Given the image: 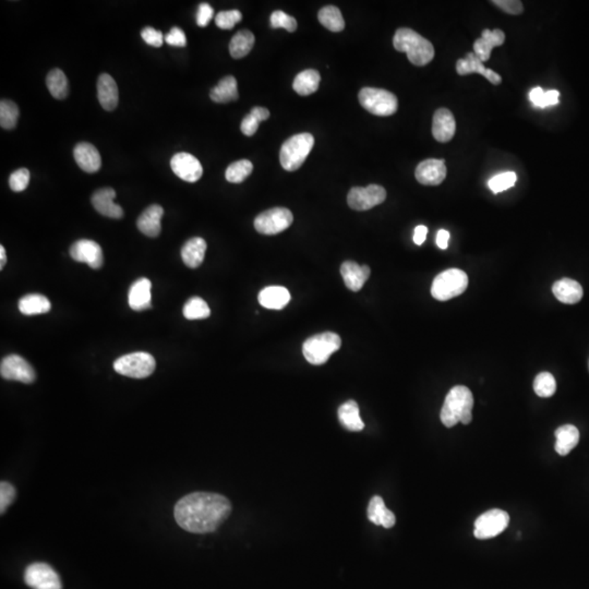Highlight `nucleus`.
<instances>
[{
    "label": "nucleus",
    "mask_w": 589,
    "mask_h": 589,
    "mask_svg": "<svg viewBox=\"0 0 589 589\" xmlns=\"http://www.w3.org/2000/svg\"><path fill=\"white\" fill-rule=\"evenodd\" d=\"M141 36L144 39V42L148 45H151V46L160 47L163 45V33L160 32V31L155 30L153 27H144L142 32H141Z\"/></svg>",
    "instance_id": "49"
},
{
    "label": "nucleus",
    "mask_w": 589,
    "mask_h": 589,
    "mask_svg": "<svg viewBox=\"0 0 589 589\" xmlns=\"http://www.w3.org/2000/svg\"><path fill=\"white\" fill-rule=\"evenodd\" d=\"M553 293L557 300L567 305L579 303L584 295L582 285L571 279H562L555 282L553 284Z\"/></svg>",
    "instance_id": "26"
},
{
    "label": "nucleus",
    "mask_w": 589,
    "mask_h": 589,
    "mask_svg": "<svg viewBox=\"0 0 589 589\" xmlns=\"http://www.w3.org/2000/svg\"><path fill=\"white\" fill-rule=\"evenodd\" d=\"M25 584L32 589H62L58 573L46 563H32L25 571Z\"/></svg>",
    "instance_id": "11"
},
{
    "label": "nucleus",
    "mask_w": 589,
    "mask_h": 589,
    "mask_svg": "<svg viewBox=\"0 0 589 589\" xmlns=\"http://www.w3.org/2000/svg\"><path fill=\"white\" fill-rule=\"evenodd\" d=\"M504 41L506 34L500 29L493 31L486 29L481 33V36L473 43V53L479 57L481 62H488L493 48L503 45Z\"/></svg>",
    "instance_id": "21"
},
{
    "label": "nucleus",
    "mask_w": 589,
    "mask_h": 589,
    "mask_svg": "<svg viewBox=\"0 0 589 589\" xmlns=\"http://www.w3.org/2000/svg\"><path fill=\"white\" fill-rule=\"evenodd\" d=\"M370 273L371 271L368 265L360 267L359 264L353 261L344 262L340 267V274L346 287L353 291H359L363 289L366 282L369 279Z\"/></svg>",
    "instance_id": "22"
},
{
    "label": "nucleus",
    "mask_w": 589,
    "mask_h": 589,
    "mask_svg": "<svg viewBox=\"0 0 589 589\" xmlns=\"http://www.w3.org/2000/svg\"><path fill=\"white\" fill-rule=\"evenodd\" d=\"M97 97H99V104L105 111H113L118 105V87L109 74H102L99 76L97 80Z\"/></svg>",
    "instance_id": "24"
},
{
    "label": "nucleus",
    "mask_w": 589,
    "mask_h": 589,
    "mask_svg": "<svg viewBox=\"0 0 589 589\" xmlns=\"http://www.w3.org/2000/svg\"><path fill=\"white\" fill-rule=\"evenodd\" d=\"M115 198H116V191L113 188H103L93 193L91 202L94 209L99 214L118 220L123 216V210L120 205L113 202Z\"/></svg>",
    "instance_id": "18"
},
{
    "label": "nucleus",
    "mask_w": 589,
    "mask_h": 589,
    "mask_svg": "<svg viewBox=\"0 0 589 589\" xmlns=\"http://www.w3.org/2000/svg\"><path fill=\"white\" fill-rule=\"evenodd\" d=\"M557 383L555 377L549 373H541L534 381V391L540 397H551L555 393Z\"/></svg>",
    "instance_id": "42"
},
{
    "label": "nucleus",
    "mask_w": 589,
    "mask_h": 589,
    "mask_svg": "<svg viewBox=\"0 0 589 589\" xmlns=\"http://www.w3.org/2000/svg\"><path fill=\"white\" fill-rule=\"evenodd\" d=\"M469 286V277L459 269H449L440 273L434 279L431 295L439 301L450 300L459 296Z\"/></svg>",
    "instance_id": "6"
},
{
    "label": "nucleus",
    "mask_w": 589,
    "mask_h": 589,
    "mask_svg": "<svg viewBox=\"0 0 589 589\" xmlns=\"http://www.w3.org/2000/svg\"><path fill=\"white\" fill-rule=\"evenodd\" d=\"M360 105L375 116H392L399 109V101L392 92L377 88H363L360 90Z\"/></svg>",
    "instance_id": "7"
},
{
    "label": "nucleus",
    "mask_w": 589,
    "mask_h": 589,
    "mask_svg": "<svg viewBox=\"0 0 589 589\" xmlns=\"http://www.w3.org/2000/svg\"><path fill=\"white\" fill-rule=\"evenodd\" d=\"M155 367L156 363L153 356L142 352L121 356L113 363V369L116 373L134 379L150 377L154 373Z\"/></svg>",
    "instance_id": "8"
},
{
    "label": "nucleus",
    "mask_w": 589,
    "mask_h": 589,
    "mask_svg": "<svg viewBox=\"0 0 589 589\" xmlns=\"http://www.w3.org/2000/svg\"><path fill=\"white\" fill-rule=\"evenodd\" d=\"M320 81V74L317 70L307 69L297 74V77L293 80V89L299 95L307 97L317 92Z\"/></svg>",
    "instance_id": "34"
},
{
    "label": "nucleus",
    "mask_w": 589,
    "mask_h": 589,
    "mask_svg": "<svg viewBox=\"0 0 589 589\" xmlns=\"http://www.w3.org/2000/svg\"><path fill=\"white\" fill-rule=\"evenodd\" d=\"M232 513V503L226 497L212 492H193L180 499L174 508L176 522L186 532L210 534L215 532Z\"/></svg>",
    "instance_id": "1"
},
{
    "label": "nucleus",
    "mask_w": 589,
    "mask_h": 589,
    "mask_svg": "<svg viewBox=\"0 0 589 589\" xmlns=\"http://www.w3.org/2000/svg\"><path fill=\"white\" fill-rule=\"evenodd\" d=\"M508 522L510 516L506 511L493 508L477 518L473 535L480 540L497 537L508 528Z\"/></svg>",
    "instance_id": "9"
},
{
    "label": "nucleus",
    "mask_w": 589,
    "mask_h": 589,
    "mask_svg": "<svg viewBox=\"0 0 589 589\" xmlns=\"http://www.w3.org/2000/svg\"><path fill=\"white\" fill-rule=\"evenodd\" d=\"M387 191L382 186L370 185L366 188L355 187L348 193L347 202L353 210L367 211L384 202Z\"/></svg>",
    "instance_id": "12"
},
{
    "label": "nucleus",
    "mask_w": 589,
    "mask_h": 589,
    "mask_svg": "<svg viewBox=\"0 0 589 589\" xmlns=\"http://www.w3.org/2000/svg\"><path fill=\"white\" fill-rule=\"evenodd\" d=\"M151 284L150 279H140L132 284L129 289L128 303L132 310L142 311L151 308Z\"/></svg>",
    "instance_id": "25"
},
{
    "label": "nucleus",
    "mask_w": 589,
    "mask_h": 589,
    "mask_svg": "<svg viewBox=\"0 0 589 589\" xmlns=\"http://www.w3.org/2000/svg\"><path fill=\"white\" fill-rule=\"evenodd\" d=\"M319 21L323 27L332 32H340L345 27V21L340 9L335 6L323 7L318 13Z\"/></svg>",
    "instance_id": "37"
},
{
    "label": "nucleus",
    "mask_w": 589,
    "mask_h": 589,
    "mask_svg": "<svg viewBox=\"0 0 589 589\" xmlns=\"http://www.w3.org/2000/svg\"><path fill=\"white\" fill-rule=\"evenodd\" d=\"M242 15L238 11H221L215 17V25L222 30H232L233 27L242 21Z\"/></svg>",
    "instance_id": "44"
},
{
    "label": "nucleus",
    "mask_w": 589,
    "mask_h": 589,
    "mask_svg": "<svg viewBox=\"0 0 589 589\" xmlns=\"http://www.w3.org/2000/svg\"><path fill=\"white\" fill-rule=\"evenodd\" d=\"M46 85L53 97L57 99H64L69 93V83L64 71L60 69H53L47 74Z\"/></svg>",
    "instance_id": "36"
},
{
    "label": "nucleus",
    "mask_w": 589,
    "mask_h": 589,
    "mask_svg": "<svg viewBox=\"0 0 589 589\" xmlns=\"http://www.w3.org/2000/svg\"><path fill=\"white\" fill-rule=\"evenodd\" d=\"M164 215V209L158 205H150L148 209L142 212L137 221L138 230L142 234L148 237H158L162 230V217Z\"/></svg>",
    "instance_id": "23"
},
{
    "label": "nucleus",
    "mask_w": 589,
    "mask_h": 589,
    "mask_svg": "<svg viewBox=\"0 0 589 589\" xmlns=\"http://www.w3.org/2000/svg\"><path fill=\"white\" fill-rule=\"evenodd\" d=\"M258 299L264 308L281 310L291 301V293L283 286H269L260 291Z\"/></svg>",
    "instance_id": "27"
},
{
    "label": "nucleus",
    "mask_w": 589,
    "mask_h": 589,
    "mask_svg": "<svg viewBox=\"0 0 589 589\" xmlns=\"http://www.w3.org/2000/svg\"><path fill=\"white\" fill-rule=\"evenodd\" d=\"M0 375L4 379L31 384L36 379L32 366L19 355H9L1 360Z\"/></svg>",
    "instance_id": "13"
},
{
    "label": "nucleus",
    "mask_w": 589,
    "mask_h": 589,
    "mask_svg": "<svg viewBox=\"0 0 589 589\" xmlns=\"http://www.w3.org/2000/svg\"><path fill=\"white\" fill-rule=\"evenodd\" d=\"M456 123L453 113L448 109L436 111L432 120V136L438 142L446 144L455 134Z\"/></svg>",
    "instance_id": "19"
},
{
    "label": "nucleus",
    "mask_w": 589,
    "mask_h": 589,
    "mask_svg": "<svg viewBox=\"0 0 589 589\" xmlns=\"http://www.w3.org/2000/svg\"><path fill=\"white\" fill-rule=\"evenodd\" d=\"M293 221V213L289 209L274 207L256 217L254 228L260 234L277 235L287 230Z\"/></svg>",
    "instance_id": "10"
},
{
    "label": "nucleus",
    "mask_w": 589,
    "mask_h": 589,
    "mask_svg": "<svg viewBox=\"0 0 589 589\" xmlns=\"http://www.w3.org/2000/svg\"><path fill=\"white\" fill-rule=\"evenodd\" d=\"M17 492H15V487L8 481H1L0 483V513L5 514L6 511L11 503L15 501Z\"/></svg>",
    "instance_id": "47"
},
{
    "label": "nucleus",
    "mask_w": 589,
    "mask_h": 589,
    "mask_svg": "<svg viewBox=\"0 0 589 589\" xmlns=\"http://www.w3.org/2000/svg\"><path fill=\"white\" fill-rule=\"evenodd\" d=\"M30 172L27 168L15 170L9 178V186L15 193H21L27 189L30 183Z\"/></svg>",
    "instance_id": "46"
},
{
    "label": "nucleus",
    "mask_w": 589,
    "mask_h": 589,
    "mask_svg": "<svg viewBox=\"0 0 589 589\" xmlns=\"http://www.w3.org/2000/svg\"><path fill=\"white\" fill-rule=\"evenodd\" d=\"M415 176L418 183L424 186H439L443 183L446 177V166L444 160H422L418 164Z\"/></svg>",
    "instance_id": "16"
},
{
    "label": "nucleus",
    "mask_w": 589,
    "mask_h": 589,
    "mask_svg": "<svg viewBox=\"0 0 589 589\" xmlns=\"http://www.w3.org/2000/svg\"><path fill=\"white\" fill-rule=\"evenodd\" d=\"M170 166L176 176L188 183H195L202 177V165L193 154L186 152L175 154L170 160Z\"/></svg>",
    "instance_id": "14"
},
{
    "label": "nucleus",
    "mask_w": 589,
    "mask_h": 589,
    "mask_svg": "<svg viewBox=\"0 0 589 589\" xmlns=\"http://www.w3.org/2000/svg\"><path fill=\"white\" fill-rule=\"evenodd\" d=\"M473 396L471 389L464 385H456L450 389L442 406V424L448 428L456 426L459 422L471 424L473 420Z\"/></svg>",
    "instance_id": "2"
},
{
    "label": "nucleus",
    "mask_w": 589,
    "mask_h": 589,
    "mask_svg": "<svg viewBox=\"0 0 589 589\" xmlns=\"http://www.w3.org/2000/svg\"><path fill=\"white\" fill-rule=\"evenodd\" d=\"M338 420L348 431H361L365 424L360 418L359 406L355 401H348L338 408Z\"/></svg>",
    "instance_id": "31"
},
{
    "label": "nucleus",
    "mask_w": 589,
    "mask_h": 589,
    "mask_svg": "<svg viewBox=\"0 0 589 589\" xmlns=\"http://www.w3.org/2000/svg\"><path fill=\"white\" fill-rule=\"evenodd\" d=\"M166 43L170 46L185 47L187 45V37L180 27H174L165 36Z\"/></svg>",
    "instance_id": "50"
},
{
    "label": "nucleus",
    "mask_w": 589,
    "mask_h": 589,
    "mask_svg": "<svg viewBox=\"0 0 589 589\" xmlns=\"http://www.w3.org/2000/svg\"><path fill=\"white\" fill-rule=\"evenodd\" d=\"M0 270H3L7 263V256H6V250L4 246H0Z\"/></svg>",
    "instance_id": "56"
},
{
    "label": "nucleus",
    "mask_w": 589,
    "mask_h": 589,
    "mask_svg": "<svg viewBox=\"0 0 589 589\" xmlns=\"http://www.w3.org/2000/svg\"><path fill=\"white\" fill-rule=\"evenodd\" d=\"M368 518L375 525L383 526L384 528H392L395 525L396 518L394 513L387 510L384 501L381 497H373L368 506Z\"/></svg>",
    "instance_id": "29"
},
{
    "label": "nucleus",
    "mask_w": 589,
    "mask_h": 589,
    "mask_svg": "<svg viewBox=\"0 0 589 589\" xmlns=\"http://www.w3.org/2000/svg\"><path fill=\"white\" fill-rule=\"evenodd\" d=\"M450 233L448 230H441L436 235V244L440 249L445 250L449 246Z\"/></svg>",
    "instance_id": "54"
},
{
    "label": "nucleus",
    "mask_w": 589,
    "mask_h": 589,
    "mask_svg": "<svg viewBox=\"0 0 589 589\" xmlns=\"http://www.w3.org/2000/svg\"><path fill=\"white\" fill-rule=\"evenodd\" d=\"M250 113L259 119L260 123L267 120L270 117V111L267 109H263V107H254Z\"/></svg>",
    "instance_id": "55"
},
{
    "label": "nucleus",
    "mask_w": 589,
    "mask_h": 589,
    "mask_svg": "<svg viewBox=\"0 0 589 589\" xmlns=\"http://www.w3.org/2000/svg\"><path fill=\"white\" fill-rule=\"evenodd\" d=\"M427 234H428V228L424 225H420L415 228L414 242L418 246H422L426 240Z\"/></svg>",
    "instance_id": "53"
},
{
    "label": "nucleus",
    "mask_w": 589,
    "mask_h": 589,
    "mask_svg": "<svg viewBox=\"0 0 589 589\" xmlns=\"http://www.w3.org/2000/svg\"><path fill=\"white\" fill-rule=\"evenodd\" d=\"M259 119L250 113L244 117L242 125H240V129H242V132L244 136L251 137L256 134V130L259 128Z\"/></svg>",
    "instance_id": "52"
},
{
    "label": "nucleus",
    "mask_w": 589,
    "mask_h": 589,
    "mask_svg": "<svg viewBox=\"0 0 589 589\" xmlns=\"http://www.w3.org/2000/svg\"><path fill=\"white\" fill-rule=\"evenodd\" d=\"M491 3L508 15H518L524 11V6L520 0H493Z\"/></svg>",
    "instance_id": "48"
},
{
    "label": "nucleus",
    "mask_w": 589,
    "mask_h": 589,
    "mask_svg": "<svg viewBox=\"0 0 589 589\" xmlns=\"http://www.w3.org/2000/svg\"><path fill=\"white\" fill-rule=\"evenodd\" d=\"M70 256L74 261L87 263L92 269L103 265V250L94 240H81L74 242L70 248Z\"/></svg>",
    "instance_id": "15"
},
{
    "label": "nucleus",
    "mask_w": 589,
    "mask_h": 589,
    "mask_svg": "<svg viewBox=\"0 0 589 589\" xmlns=\"http://www.w3.org/2000/svg\"><path fill=\"white\" fill-rule=\"evenodd\" d=\"M271 27L273 29H285L289 32H295L297 29L296 19L283 11H274L271 15Z\"/></svg>",
    "instance_id": "45"
},
{
    "label": "nucleus",
    "mask_w": 589,
    "mask_h": 589,
    "mask_svg": "<svg viewBox=\"0 0 589 589\" xmlns=\"http://www.w3.org/2000/svg\"><path fill=\"white\" fill-rule=\"evenodd\" d=\"M183 317L188 320H201L210 317V307L200 297H193L183 307Z\"/></svg>",
    "instance_id": "39"
},
{
    "label": "nucleus",
    "mask_w": 589,
    "mask_h": 589,
    "mask_svg": "<svg viewBox=\"0 0 589 589\" xmlns=\"http://www.w3.org/2000/svg\"><path fill=\"white\" fill-rule=\"evenodd\" d=\"M207 252V242L200 237L188 240L181 249V258L188 268L197 269L202 264Z\"/></svg>",
    "instance_id": "28"
},
{
    "label": "nucleus",
    "mask_w": 589,
    "mask_h": 589,
    "mask_svg": "<svg viewBox=\"0 0 589 589\" xmlns=\"http://www.w3.org/2000/svg\"><path fill=\"white\" fill-rule=\"evenodd\" d=\"M456 72L459 76H467L471 74H479L490 81L493 85H499L502 82L500 74L491 69H487L483 62L479 60L475 53H469L465 58H461L456 62Z\"/></svg>",
    "instance_id": "17"
},
{
    "label": "nucleus",
    "mask_w": 589,
    "mask_h": 589,
    "mask_svg": "<svg viewBox=\"0 0 589 589\" xmlns=\"http://www.w3.org/2000/svg\"><path fill=\"white\" fill-rule=\"evenodd\" d=\"M560 92L557 90L545 92L540 87L534 88L529 93L530 101L537 107L545 109L559 103Z\"/></svg>",
    "instance_id": "41"
},
{
    "label": "nucleus",
    "mask_w": 589,
    "mask_h": 589,
    "mask_svg": "<svg viewBox=\"0 0 589 589\" xmlns=\"http://www.w3.org/2000/svg\"><path fill=\"white\" fill-rule=\"evenodd\" d=\"M19 107L9 99L0 102V126L6 130H11L17 126L19 119Z\"/></svg>",
    "instance_id": "40"
},
{
    "label": "nucleus",
    "mask_w": 589,
    "mask_h": 589,
    "mask_svg": "<svg viewBox=\"0 0 589 589\" xmlns=\"http://www.w3.org/2000/svg\"><path fill=\"white\" fill-rule=\"evenodd\" d=\"M555 436L557 439L555 444V452L561 456H567L569 454V452L576 448L579 442L578 429L573 424L559 427L555 430Z\"/></svg>",
    "instance_id": "30"
},
{
    "label": "nucleus",
    "mask_w": 589,
    "mask_h": 589,
    "mask_svg": "<svg viewBox=\"0 0 589 589\" xmlns=\"http://www.w3.org/2000/svg\"><path fill=\"white\" fill-rule=\"evenodd\" d=\"M254 45V33L248 30H242L233 36L230 43V53L235 60L244 58L251 52Z\"/></svg>",
    "instance_id": "35"
},
{
    "label": "nucleus",
    "mask_w": 589,
    "mask_h": 589,
    "mask_svg": "<svg viewBox=\"0 0 589 589\" xmlns=\"http://www.w3.org/2000/svg\"><path fill=\"white\" fill-rule=\"evenodd\" d=\"M214 17V9L209 4H201L198 8L197 25L201 27H205Z\"/></svg>",
    "instance_id": "51"
},
{
    "label": "nucleus",
    "mask_w": 589,
    "mask_h": 589,
    "mask_svg": "<svg viewBox=\"0 0 589 589\" xmlns=\"http://www.w3.org/2000/svg\"><path fill=\"white\" fill-rule=\"evenodd\" d=\"M254 165L248 160H237L230 164L225 173L227 181L233 183H240L251 175Z\"/></svg>",
    "instance_id": "38"
},
{
    "label": "nucleus",
    "mask_w": 589,
    "mask_h": 589,
    "mask_svg": "<svg viewBox=\"0 0 589 589\" xmlns=\"http://www.w3.org/2000/svg\"><path fill=\"white\" fill-rule=\"evenodd\" d=\"M211 99L215 103L226 104L237 101L240 97L237 81L232 76L223 78L216 87L211 90Z\"/></svg>",
    "instance_id": "32"
},
{
    "label": "nucleus",
    "mask_w": 589,
    "mask_h": 589,
    "mask_svg": "<svg viewBox=\"0 0 589 589\" xmlns=\"http://www.w3.org/2000/svg\"><path fill=\"white\" fill-rule=\"evenodd\" d=\"M74 160L78 166L87 173H97L102 167V158L93 144L81 142L74 150Z\"/></svg>",
    "instance_id": "20"
},
{
    "label": "nucleus",
    "mask_w": 589,
    "mask_h": 589,
    "mask_svg": "<svg viewBox=\"0 0 589 589\" xmlns=\"http://www.w3.org/2000/svg\"><path fill=\"white\" fill-rule=\"evenodd\" d=\"M314 144V139L310 134H299L293 136L282 146L279 160L284 169L295 172L305 163Z\"/></svg>",
    "instance_id": "4"
},
{
    "label": "nucleus",
    "mask_w": 589,
    "mask_h": 589,
    "mask_svg": "<svg viewBox=\"0 0 589 589\" xmlns=\"http://www.w3.org/2000/svg\"><path fill=\"white\" fill-rule=\"evenodd\" d=\"M342 345L340 336L333 332H324L311 336L303 343V354L311 365L320 366L330 359L332 354Z\"/></svg>",
    "instance_id": "5"
},
{
    "label": "nucleus",
    "mask_w": 589,
    "mask_h": 589,
    "mask_svg": "<svg viewBox=\"0 0 589 589\" xmlns=\"http://www.w3.org/2000/svg\"><path fill=\"white\" fill-rule=\"evenodd\" d=\"M393 45L397 52L406 53L408 60L418 67L426 66L434 60L432 43L408 27H402L396 31Z\"/></svg>",
    "instance_id": "3"
},
{
    "label": "nucleus",
    "mask_w": 589,
    "mask_h": 589,
    "mask_svg": "<svg viewBox=\"0 0 589 589\" xmlns=\"http://www.w3.org/2000/svg\"><path fill=\"white\" fill-rule=\"evenodd\" d=\"M518 176L513 172H506V173L499 174L489 180L488 186L493 193H502L506 190L510 189L513 186L515 185Z\"/></svg>",
    "instance_id": "43"
},
{
    "label": "nucleus",
    "mask_w": 589,
    "mask_h": 589,
    "mask_svg": "<svg viewBox=\"0 0 589 589\" xmlns=\"http://www.w3.org/2000/svg\"><path fill=\"white\" fill-rule=\"evenodd\" d=\"M52 308L48 298L40 293H30L23 297L19 303V310L25 316H37L47 313Z\"/></svg>",
    "instance_id": "33"
}]
</instances>
